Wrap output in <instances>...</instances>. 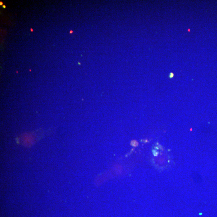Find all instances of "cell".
Listing matches in <instances>:
<instances>
[{
  "label": "cell",
  "instance_id": "cell-1",
  "mask_svg": "<svg viewBox=\"0 0 217 217\" xmlns=\"http://www.w3.org/2000/svg\"><path fill=\"white\" fill-rule=\"evenodd\" d=\"M3 7H4V8H5L6 7L5 6H3Z\"/></svg>",
  "mask_w": 217,
  "mask_h": 217
},
{
  "label": "cell",
  "instance_id": "cell-2",
  "mask_svg": "<svg viewBox=\"0 0 217 217\" xmlns=\"http://www.w3.org/2000/svg\"><path fill=\"white\" fill-rule=\"evenodd\" d=\"M2 4H3V3H1V2H0V5H1Z\"/></svg>",
  "mask_w": 217,
  "mask_h": 217
}]
</instances>
